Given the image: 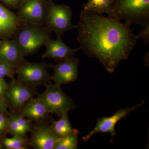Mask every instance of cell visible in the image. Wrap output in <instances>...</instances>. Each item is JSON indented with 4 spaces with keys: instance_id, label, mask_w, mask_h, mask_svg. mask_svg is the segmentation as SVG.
I'll use <instances>...</instances> for the list:
<instances>
[{
    "instance_id": "obj_18",
    "label": "cell",
    "mask_w": 149,
    "mask_h": 149,
    "mask_svg": "<svg viewBox=\"0 0 149 149\" xmlns=\"http://www.w3.org/2000/svg\"><path fill=\"white\" fill-rule=\"evenodd\" d=\"M78 130L74 129L67 136L60 138L55 149H75L77 148Z\"/></svg>"
},
{
    "instance_id": "obj_3",
    "label": "cell",
    "mask_w": 149,
    "mask_h": 149,
    "mask_svg": "<svg viewBox=\"0 0 149 149\" xmlns=\"http://www.w3.org/2000/svg\"><path fill=\"white\" fill-rule=\"evenodd\" d=\"M108 16L142 27L149 24V0H114Z\"/></svg>"
},
{
    "instance_id": "obj_22",
    "label": "cell",
    "mask_w": 149,
    "mask_h": 149,
    "mask_svg": "<svg viewBox=\"0 0 149 149\" xmlns=\"http://www.w3.org/2000/svg\"><path fill=\"white\" fill-rule=\"evenodd\" d=\"M8 132L13 136H25L19 126L13 114H10L8 117Z\"/></svg>"
},
{
    "instance_id": "obj_12",
    "label": "cell",
    "mask_w": 149,
    "mask_h": 149,
    "mask_svg": "<svg viewBox=\"0 0 149 149\" xmlns=\"http://www.w3.org/2000/svg\"><path fill=\"white\" fill-rule=\"evenodd\" d=\"M46 50L43 54V58H52L62 61L74 56L80 48L71 49L63 42L61 37H57L56 40L50 39L45 45Z\"/></svg>"
},
{
    "instance_id": "obj_26",
    "label": "cell",
    "mask_w": 149,
    "mask_h": 149,
    "mask_svg": "<svg viewBox=\"0 0 149 149\" xmlns=\"http://www.w3.org/2000/svg\"><path fill=\"white\" fill-rule=\"evenodd\" d=\"M8 86L3 78H0V98H4Z\"/></svg>"
},
{
    "instance_id": "obj_27",
    "label": "cell",
    "mask_w": 149,
    "mask_h": 149,
    "mask_svg": "<svg viewBox=\"0 0 149 149\" xmlns=\"http://www.w3.org/2000/svg\"><path fill=\"white\" fill-rule=\"evenodd\" d=\"M0 112L7 113L6 104L4 98H0Z\"/></svg>"
},
{
    "instance_id": "obj_19",
    "label": "cell",
    "mask_w": 149,
    "mask_h": 149,
    "mask_svg": "<svg viewBox=\"0 0 149 149\" xmlns=\"http://www.w3.org/2000/svg\"><path fill=\"white\" fill-rule=\"evenodd\" d=\"M28 144L29 141L24 136H13L12 138H6L3 141L5 148L8 149H27Z\"/></svg>"
},
{
    "instance_id": "obj_21",
    "label": "cell",
    "mask_w": 149,
    "mask_h": 149,
    "mask_svg": "<svg viewBox=\"0 0 149 149\" xmlns=\"http://www.w3.org/2000/svg\"><path fill=\"white\" fill-rule=\"evenodd\" d=\"M16 72V68L0 60V78L5 77L13 79Z\"/></svg>"
},
{
    "instance_id": "obj_17",
    "label": "cell",
    "mask_w": 149,
    "mask_h": 149,
    "mask_svg": "<svg viewBox=\"0 0 149 149\" xmlns=\"http://www.w3.org/2000/svg\"><path fill=\"white\" fill-rule=\"evenodd\" d=\"M114 0H88L83 4V10L102 14L107 13L111 8Z\"/></svg>"
},
{
    "instance_id": "obj_5",
    "label": "cell",
    "mask_w": 149,
    "mask_h": 149,
    "mask_svg": "<svg viewBox=\"0 0 149 149\" xmlns=\"http://www.w3.org/2000/svg\"><path fill=\"white\" fill-rule=\"evenodd\" d=\"M46 90L38 96L47 107L49 113H54L60 117L75 108L74 102L62 91L61 86L50 81L45 85Z\"/></svg>"
},
{
    "instance_id": "obj_7",
    "label": "cell",
    "mask_w": 149,
    "mask_h": 149,
    "mask_svg": "<svg viewBox=\"0 0 149 149\" xmlns=\"http://www.w3.org/2000/svg\"><path fill=\"white\" fill-rule=\"evenodd\" d=\"M48 0H24L19 6L17 15L21 22L45 25Z\"/></svg>"
},
{
    "instance_id": "obj_10",
    "label": "cell",
    "mask_w": 149,
    "mask_h": 149,
    "mask_svg": "<svg viewBox=\"0 0 149 149\" xmlns=\"http://www.w3.org/2000/svg\"><path fill=\"white\" fill-rule=\"evenodd\" d=\"M144 103L145 101H143L141 103L134 106L118 110L110 117H103L99 118L95 127L90 133L83 137V140L85 141H88L93 135L99 133H109L112 136H116V133L115 127L116 123L131 112L141 107Z\"/></svg>"
},
{
    "instance_id": "obj_23",
    "label": "cell",
    "mask_w": 149,
    "mask_h": 149,
    "mask_svg": "<svg viewBox=\"0 0 149 149\" xmlns=\"http://www.w3.org/2000/svg\"><path fill=\"white\" fill-rule=\"evenodd\" d=\"M8 118L4 113L0 112V138L8 132Z\"/></svg>"
},
{
    "instance_id": "obj_14",
    "label": "cell",
    "mask_w": 149,
    "mask_h": 149,
    "mask_svg": "<svg viewBox=\"0 0 149 149\" xmlns=\"http://www.w3.org/2000/svg\"><path fill=\"white\" fill-rule=\"evenodd\" d=\"M20 23L16 14L0 4V36L12 37Z\"/></svg>"
},
{
    "instance_id": "obj_1",
    "label": "cell",
    "mask_w": 149,
    "mask_h": 149,
    "mask_svg": "<svg viewBox=\"0 0 149 149\" xmlns=\"http://www.w3.org/2000/svg\"><path fill=\"white\" fill-rule=\"evenodd\" d=\"M102 14L82 10L75 28L80 50L102 63L108 72H114L119 63L127 59L138 38L128 22Z\"/></svg>"
},
{
    "instance_id": "obj_24",
    "label": "cell",
    "mask_w": 149,
    "mask_h": 149,
    "mask_svg": "<svg viewBox=\"0 0 149 149\" xmlns=\"http://www.w3.org/2000/svg\"><path fill=\"white\" fill-rule=\"evenodd\" d=\"M138 40L140 39L143 40L144 45H147L149 43V24L143 27L138 35H136Z\"/></svg>"
},
{
    "instance_id": "obj_4",
    "label": "cell",
    "mask_w": 149,
    "mask_h": 149,
    "mask_svg": "<svg viewBox=\"0 0 149 149\" xmlns=\"http://www.w3.org/2000/svg\"><path fill=\"white\" fill-rule=\"evenodd\" d=\"M72 13L70 7L48 0L45 17V25L57 37H61L65 32L75 28L71 22Z\"/></svg>"
},
{
    "instance_id": "obj_6",
    "label": "cell",
    "mask_w": 149,
    "mask_h": 149,
    "mask_svg": "<svg viewBox=\"0 0 149 149\" xmlns=\"http://www.w3.org/2000/svg\"><path fill=\"white\" fill-rule=\"evenodd\" d=\"M48 68L49 65L44 62L31 63L26 60L16 68L18 80L30 87L45 86L51 80Z\"/></svg>"
},
{
    "instance_id": "obj_20",
    "label": "cell",
    "mask_w": 149,
    "mask_h": 149,
    "mask_svg": "<svg viewBox=\"0 0 149 149\" xmlns=\"http://www.w3.org/2000/svg\"><path fill=\"white\" fill-rule=\"evenodd\" d=\"M13 115L24 135L32 130L33 125L31 120L26 119L21 114H13Z\"/></svg>"
},
{
    "instance_id": "obj_9",
    "label": "cell",
    "mask_w": 149,
    "mask_h": 149,
    "mask_svg": "<svg viewBox=\"0 0 149 149\" xmlns=\"http://www.w3.org/2000/svg\"><path fill=\"white\" fill-rule=\"evenodd\" d=\"M79 63V58L73 56L60 61L57 64L49 65V67L52 68L54 71L51 80L59 86L74 82L78 77Z\"/></svg>"
},
{
    "instance_id": "obj_11",
    "label": "cell",
    "mask_w": 149,
    "mask_h": 149,
    "mask_svg": "<svg viewBox=\"0 0 149 149\" xmlns=\"http://www.w3.org/2000/svg\"><path fill=\"white\" fill-rule=\"evenodd\" d=\"M59 139L54 135L50 126L40 124L33 129L30 144L35 149H55Z\"/></svg>"
},
{
    "instance_id": "obj_13",
    "label": "cell",
    "mask_w": 149,
    "mask_h": 149,
    "mask_svg": "<svg viewBox=\"0 0 149 149\" xmlns=\"http://www.w3.org/2000/svg\"><path fill=\"white\" fill-rule=\"evenodd\" d=\"M0 60L15 68L26 60L13 40L0 42Z\"/></svg>"
},
{
    "instance_id": "obj_15",
    "label": "cell",
    "mask_w": 149,
    "mask_h": 149,
    "mask_svg": "<svg viewBox=\"0 0 149 149\" xmlns=\"http://www.w3.org/2000/svg\"><path fill=\"white\" fill-rule=\"evenodd\" d=\"M20 111L22 116L33 120L44 119L49 113L45 104L38 97L29 100Z\"/></svg>"
},
{
    "instance_id": "obj_2",
    "label": "cell",
    "mask_w": 149,
    "mask_h": 149,
    "mask_svg": "<svg viewBox=\"0 0 149 149\" xmlns=\"http://www.w3.org/2000/svg\"><path fill=\"white\" fill-rule=\"evenodd\" d=\"M51 32L45 25L21 22L13 37L25 57L35 53L45 45L51 39Z\"/></svg>"
},
{
    "instance_id": "obj_16",
    "label": "cell",
    "mask_w": 149,
    "mask_h": 149,
    "mask_svg": "<svg viewBox=\"0 0 149 149\" xmlns=\"http://www.w3.org/2000/svg\"><path fill=\"white\" fill-rule=\"evenodd\" d=\"M50 128L54 135L58 138L67 136L74 130L70 122L68 113L63 114L59 120H53Z\"/></svg>"
},
{
    "instance_id": "obj_8",
    "label": "cell",
    "mask_w": 149,
    "mask_h": 149,
    "mask_svg": "<svg viewBox=\"0 0 149 149\" xmlns=\"http://www.w3.org/2000/svg\"><path fill=\"white\" fill-rule=\"evenodd\" d=\"M35 87L22 83L15 78L12 79L5 95L10 106L13 111H20L24 104L36 95Z\"/></svg>"
},
{
    "instance_id": "obj_25",
    "label": "cell",
    "mask_w": 149,
    "mask_h": 149,
    "mask_svg": "<svg viewBox=\"0 0 149 149\" xmlns=\"http://www.w3.org/2000/svg\"><path fill=\"white\" fill-rule=\"evenodd\" d=\"M12 8H17L24 0H1Z\"/></svg>"
}]
</instances>
